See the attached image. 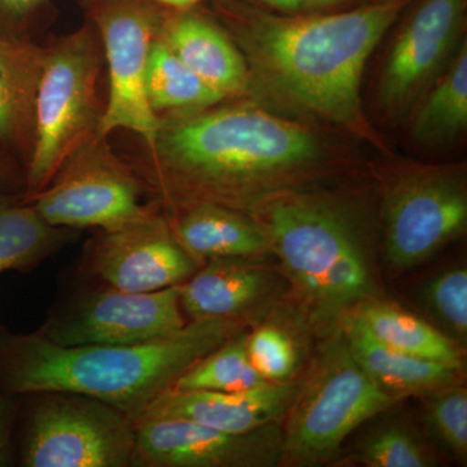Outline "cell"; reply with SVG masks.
<instances>
[{
	"label": "cell",
	"instance_id": "1",
	"mask_svg": "<svg viewBox=\"0 0 467 467\" xmlns=\"http://www.w3.org/2000/svg\"><path fill=\"white\" fill-rule=\"evenodd\" d=\"M411 2L382 0L337 14H281L248 0H212L211 12L244 57L248 91L376 142L362 109V77Z\"/></svg>",
	"mask_w": 467,
	"mask_h": 467
},
{
	"label": "cell",
	"instance_id": "2",
	"mask_svg": "<svg viewBox=\"0 0 467 467\" xmlns=\"http://www.w3.org/2000/svg\"><path fill=\"white\" fill-rule=\"evenodd\" d=\"M160 119L150 146L126 158L161 211L213 202L244 212L263 192L316 167L317 135L247 101Z\"/></svg>",
	"mask_w": 467,
	"mask_h": 467
},
{
	"label": "cell",
	"instance_id": "3",
	"mask_svg": "<svg viewBox=\"0 0 467 467\" xmlns=\"http://www.w3.org/2000/svg\"><path fill=\"white\" fill-rule=\"evenodd\" d=\"M232 319H195L134 344L61 347L38 333L0 330V389L5 396L75 392L106 402L133 425L187 368L242 333Z\"/></svg>",
	"mask_w": 467,
	"mask_h": 467
},
{
	"label": "cell",
	"instance_id": "4",
	"mask_svg": "<svg viewBox=\"0 0 467 467\" xmlns=\"http://www.w3.org/2000/svg\"><path fill=\"white\" fill-rule=\"evenodd\" d=\"M270 250L285 275L322 322L344 317L368 299L371 275L355 226L327 202L285 196L267 211Z\"/></svg>",
	"mask_w": 467,
	"mask_h": 467
},
{
	"label": "cell",
	"instance_id": "5",
	"mask_svg": "<svg viewBox=\"0 0 467 467\" xmlns=\"http://www.w3.org/2000/svg\"><path fill=\"white\" fill-rule=\"evenodd\" d=\"M43 46L24 199L45 189L61 164L99 134L106 110V66L95 27L85 20L73 32L47 36Z\"/></svg>",
	"mask_w": 467,
	"mask_h": 467
},
{
	"label": "cell",
	"instance_id": "6",
	"mask_svg": "<svg viewBox=\"0 0 467 467\" xmlns=\"http://www.w3.org/2000/svg\"><path fill=\"white\" fill-rule=\"evenodd\" d=\"M399 401L362 370L339 327L285 413L282 462H326L353 430Z\"/></svg>",
	"mask_w": 467,
	"mask_h": 467
},
{
	"label": "cell",
	"instance_id": "7",
	"mask_svg": "<svg viewBox=\"0 0 467 467\" xmlns=\"http://www.w3.org/2000/svg\"><path fill=\"white\" fill-rule=\"evenodd\" d=\"M52 226L115 230L161 212L133 167L97 134L58 168L41 192L26 198Z\"/></svg>",
	"mask_w": 467,
	"mask_h": 467
},
{
	"label": "cell",
	"instance_id": "8",
	"mask_svg": "<svg viewBox=\"0 0 467 467\" xmlns=\"http://www.w3.org/2000/svg\"><path fill=\"white\" fill-rule=\"evenodd\" d=\"M24 467H130L135 427L106 402L75 392L29 393Z\"/></svg>",
	"mask_w": 467,
	"mask_h": 467
},
{
	"label": "cell",
	"instance_id": "9",
	"mask_svg": "<svg viewBox=\"0 0 467 467\" xmlns=\"http://www.w3.org/2000/svg\"><path fill=\"white\" fill-rule=\"evenodd\" d=\"M99 36L106 66L107 101L99 134L130 131L150 146L160 119L144 94V77L167 8L153 0H79Z\"/></svg>",
	"mask_w": 467,
	"mask_h": 467
},
{
	"label": "cell",
	"instance_id": "10",
	"mask_svg": "<svg viewBox=\"0 0 467 467\" xmlns=\"http://www.w3.org/2000/svg\"><path fill=\"white\" fill-rule=\"evenodd\" d=\"M186 324L180 285L130 292L100 284L54 308L36 333L61 347L113 346L147 342Z\"/></svg>",
	"mask_w": 467,
	"mask_h": 467
},
{
	"label": "cell",
	"instance_id": "11",
	"mask_svg": "<svg viewBox=\"0 0 467 467\" xmlns=\"http://www.w3.org/2000/svg\"><path fill=\"white\" fill-rule=\"evenodd\" d=\"M384 248L398 269L429 260L466 233L467 192L459 174L441 169L408 171L384 196Z\"/></svg>",
	"mask_w": 467,
	"mask_h": 467
},
{
	"label": "cell",
	"instance_id": "12",
	"mask_svg": "<svg viewBox=\"0 0 467 467\" xmlns=\"http://www.w3.org/2000/svg\"><path fill=\"white\" fill-rule=\"evenodd\" d=\"M384 63L378 101L389 117L416 106L462 43L467 0H413Z\"/></svg>",
	"mask_w": 467,
	"mask_h": 467
},
{
	"label": "cell",
	"instance_id": "13",
	"mask_svg": "<svg viewBox=\"0 0 467 467\" xmlns=\"http://www.w3.org/2000/svg\"><path fill=\"white\" fill-rule=\"evenodd\" d=\"M198 264L174 238L162 211L115 230H97L86 243L81 269L99 284L130 292L181 285Z\"/></svg>",
	"mask_w": 467,
	"mask_h": 467
},
{
	"label": "cell",
	"instance_id": "14",
	"mask_svg": "<svg viewBox=\"0 0 467 467\" xmlns=\"http://www.w3.org/2000/svg\"><path fill=\"white\" fill-rule=\"evenodd\" d=\"M135 427L130 467H269L282 462L278 422L230 434L181 418H150Z\"/></svg>",
	"mask_w": 467,
	"mask_h": 467
},
{
	"label": "cell",
	"instance_id": "15",
	"mask_svg": "<svg viewBox=\"0 0 467 467\" xmlns=\"http://www.w3.org/2000/svg\"><path fill=\"white\" fill-rule=\"evenodd\" d=\"M297 387L264 382L238 392L181 391L171 387L150 402L140 420L181 418L230 434H247L285 418Z\"/></svg>",
	"mask_w": 467,
	"mask_h": 467
},
{
	"label": "cell",
	"instance_id": "16",
	"mask_svg": "<svg viewBox=\"0 0 467 467\" xmlns=\"http://www.w3.org/2000/svg\"><path fill=\"white\" fill-rule=\"evenodd\" d=\"M159 38L226 99L247 94L250 73L244 57L211 9H167Z\"/></svg>",
	"mask_w": 467,
	"mask_h": 467
},
{
	"label": "cell",
	"instance_id": "17",
	"mask_svg": "<svg viewBox=\"0 0 467 467\" xmlns=\"http://www.w3.org/2000/svg\"><path fill=\"white\" fill-rule=\"evenodd\" d=\"M174 238L199 266L214 259H254L270 250L265 229L247 213L213 202L162 211Z\"/></svg>",
	"mask_w": 467,
	"mask_h": 467
},
{
	"label": "cell",
	"instance_id": "18",
	"mask_svg": "<svg viewBox=\"0 0 467 467\" xmlns=\"http://www.w3.org/2000/svg\"><path fill=\"white\" fill-rule=\"evenodd\" d=\"M45 46L0 33V153L23 168L34 135V109Z\"/></svg>",
	"mask_w": 467,
	"mask_h": 467
},
{
	"label": "cell",
	"instance_id": "19",
	"mask_svg": "<svg viewBox=\"0 0 467 467\" xmlns=\"http://www.w3.org/2000/svg\"><path fill=\"white\" fill-rule=\"evenodd\" d=\"M340 330L362 370L380 389L399 400L408 396L426 398L461 383V370L414 358L379 342L355 313L344 316Z\"/></svg>",
	"mask_w": 467,
	"mask_h": 467
},
{
	"label": "cell",
	"instance_id": "20",
	"mask_svg": "<svg viewBox=\"0 0 467 467\" xmlns=\"http://www.w3.org/2000/svg\"><path fill=\"white\" fill-rule=\"evenodd\" d=\"M269 288V275L252 259H214L180 285L184 316L195 319H232L244 324Z\"/></svg>",
	"mask_w": 467,
	"mask_h": 467
},
{
	"label": "cell",
	"instance_id": "21",
	"mask_svg": "<svg viewBox=\"0 0 467 467\" xmlns=\"http://www.w3.org/2000/svg\"><path fill=\"white\" fill-rule=\"evenodd\" d=\"M75 234L52 226L24 196H0V275L32 272L75 239Z\"/></svg>",
	"mask_w": 467,
	"mask_h": 467
},
{
	"label": "cell",
	"instance_id": "22",
	"mask_svg": "<svg viewBox=\"0 0 467 467\" xmlns=\"http://www.w3.org/2000/svg\"><path fill=\"white\" fill-rule=\"evenodd\" d=\"M350 312L386 346L414 358L462 370L460 344L400 306L368 297Z\"/></svg>",
	"mask_w": 467,
	"mask_h": 467
},
{
	"label": "cell",
	"instance_id": "23",
	"mask_svg": "<svg viewBox=\"0 0 467 467\" xmlns=\"http://www.w3.org/2000/svg\"><path fill=\"white\" fill-rule=\"evenodd\" d=\"M414 112V140L427 147L456 142L467 129V46L459 50L441 75L418 100Z\"/></svg>",
	"mask_w": 467,
	"mask_h": 467
},
{
	"label": "cell",
	"instance_id": "24",
	"mask_svg": "<svg viewBox=\"0 0 467 467\" xmlns=\"http://www.w3.org/2000/svg\"><path fill=\"white\" fill-rule=\"evenodd\" d=\"M144 94L153 115L196 112L226 99L184 66L161 39H156L144 77Z\"/></svg>",
	"mask_w": 467,
	"mask_h": 467
},
{
	"label": "cell",
	"instance_id": "25",
	"mask_svg": "<svg viewBox=\"0 0 467 467\" xmlns=\"http://www.w3.org/2000/svg\"><path fill=\"white\" fill-rule=\"evenodd\" d=\"M266 382L252 367L247 333H239L202 358L175 380L181 391L238 392Z\"/></svg>",
	"mask_w": 467,
	"mask_h": 467
},
{
	"label": "cell",
	"instance_id": "26",
	"mask_svg": "<svg viewBox=\"0 0 467 467\" xmlns=\"http://www.w3.org/2000/svg\"><path fill=\"white\" fill-rule=\"evenodd\" d=\"M358 462L368 467H430L435 459L413 432L401 426L377 430L362 442Z\"/></svg>",
	"mask_w": 467,
	"mask_h": 467
},
{
	"label": "cell",
	"instance_id": "27",
	"mask_svg": "<svg viewBox=\"0 0 467 467\" xmlns=\"http://www.w3.org/2000/svg\"><path fill=\"white\" fill-rule=\"evenodd\" d=\"M426 422L460 461L467 457V391L460 384L426 396Z\"/></svg>",
	"mask_w": 467,
	"mask_h": 467
},
{
	"label": "cell",
	"instance_id": "28",
	"mask_svg": "<svg viewBox=\"0 0 467 467\" xmlns=\"http://www.w3.org/2000/svg\"><path fill=\"white\" fill-rule=\"evenodd\" d=\"M247 355L252 367L266 382H287L296 367L294 342L275 326H263L247 334Z\"/></svg>",
	"mask_w": 467,
	"mask_h": 467
},
{
	"label": "cell",
	"instance_id": "29",
	"mask_svg": "<svg viewBox=\"0 0 467 467\" xmlns=\"http://www.w3.org/2000/svg\"><path fill=\"white\" fill-rule=\"evenodd\" d=\"M427 306L460 339L467 335V272L454 267L435 276L425 288Z\"/></svg>",
	"mask_w": 467,
	"mask_h": 467
},
{
	"label": "cell",
	"instance_id": "30",
	"mask_svg": "<svg viewBox=\"0 0 467 467\" xmlns=\"http://www.w3.org/2000/svg\"><path fill=\"white\" fill-rule=\"evenodd\" d=\"M57 16L55 0H0V33L43 42Z\"/></svg>",
	"mask_w": 467,
	"mask_h": 467
},
{
	"label": "cell",
	"instance_id": "31",
	"mask_svg": "<svg viewBox=\"0 0 467 467\" xmlns=\"http://www.w3.org/2000/svg\"><path fill=\"white\" fill-rule=\"evenodd\" d=\"M26 173L23 168L0 153V196H26Z\"/></svg>",
	"mask_w": 467,
	"mask_h": 467
},
{
	"label": "cell",
	"instance_id": "32",
	"mask_svg": "<svg viewBox=\"0 0 467 467\" xmlns=\"http://www.w3.org/2000/svg\"><path fill=\"white\" fill-rule=\"evenodd\" d=\"M5 393L0 389V466L7 465L9 461V435H11V410H9Z\"/></svg>",
	"mask_w": 467,
	"mask_h": 467
},
{
	"label": "cell",
	"instance_id": "33",
	"mask_svg": "<svg viewBox=\"0 0 467 467\" xmlns=\"http://www.w3.org/2000/svg\"><path fill=\"white\" fill-rule=\"evenodd\" d=\"M248 2L270 11L281 12V14H301L306 5V0H248Z\"/></svg>",
	"mask_w": 467,
	"mask_h": 467
},
{
	"label": "cell",
	"instance_id": "34",
	"mask_svg": "<svg viewBox=\"0 0 467 467\" xmlns=\"http://www.w3.org/2000/svg\"><path fill=\"white\" fill-rule=\"evenodd\" d=\"M344 0H306L303 12H325L326 9L340 5Z\"/></svg>",
	"mask_w": 467,
	"mask_h": 467
},
{
	"label": "cell",
	"instance_id": "35",
	"mask_svg": "<svg viewBox=\"0 0 467 467\" xmlns=\"http://www.w3.org/2000/svg\"><path fill=\"white\" fill-rule=\"evenodd\" d=\"M158 3L159 5L167 9H187L195 7L202 3V0H153Z\"/></svg>",
	"mask_w": 467,
	"mask_h": 467
},
{
	"label": "cell",
	"instance_id": "36",
	"mask_svg": "<svg viewBox=\"0 0 467 467\" xmlns=\"http://www.w3.org/2000/svg\"><path fill=\"white\" fill-rule=\"evenodd\" d=\"M382 2V0H362V5H368V3Z\"/></svg>",
	"mask_w": 467,
	"mask_h": 467
}]
</instances>
